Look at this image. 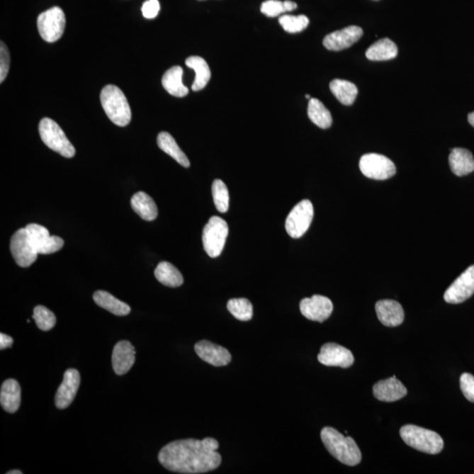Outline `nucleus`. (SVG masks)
Instances as JSON below:
<instances>
[{
    "label": "nucleus",
    "instance_id": "2eb2a0df",
    "mask_svg": "<svg viewBox=\"0 0 474 474\" xmlns=\"http://www.w3.org/2000/svg\"><path fill=\"white\" fill-rule=\"evenodd\" d=\"M80 374L78 370L66 371L60 387L58 388L55 403L57 409L64 410L71 405L78 393L80 385Z\"/></svg>",
    "mask_w": 474,
    "mask_h": 474
},
{
    "label": "nucleus",
    "instance_id": "a211bd4d",
    "mask_svg": "<svg viewBox=\"0 0 474 474\" xmlns=\"http://www.w3.org/2000/svg\"><path fill=\"white\" fill-rule=\"evenodd\" d=\"M373 391L376 399L385 402H396L404 398L407 394L405 385L397 380L395 376L377 382L373 385Z\"/></svg>",
    "mask_w": 474,
    "mask_h": 474
},
{
    "label": "nucleus",
    "instance_id": "f704fd0d",
    "mask_svg": "<svg viewBox=\"0 0 474 474\" xmlns=\"http://www.w3.org/2000/svg\"><path fill=\"white\" fill-rule=\"evenodd\" d=\"M278 21L283 29L291 34L303 31L310 24V20L305 16H283L279 18Z\"/></svg>",
    "mask_w": 474,
    "mask_h": 474
},
{
    "label": "nucleus",
    "instance_id": "39448f33",
    "mask_svg": "<svg viewBox=\"0 0 474 474\" xmlns=\"http://www.w3.org/2000/svg\"><path fill=\"white\" fill-rule=\"evenodd\" d=\"M39 133L44 145L61 156L72 158L76 149L56 121L44 118L39 124Z\"/></svg>",
    "mask_w": 474,
    "mask_h": 474
},
{
    "label": "nucleus",
    "instance_id": "412c9836",
    "mask_svg": "<svg viewBox=\"0 0 474 474\" xmlns=\"http://www.w3.org/2000/svg\"><path fill=\"white\" fill-rule=\"evenodd\" d=\"M21 390L20 384L13 378L6 380L0 391V403L6 412L16 413L21 406Z\"/></svg>",
    "mask_w": 474,
    "mask_h": 474
},
{
    "label": "nucleus",
    "instance_id": "f8f14e48",
    "mask_svg": "<svg viewBox=\"0 0 474 474\" xmlns=\"http://www.w3.org/2000/svg\"><path fill=\"white\" fill-rule=\"evenodd\" d=\"M474 293V266H471L449 286L444 293V299L447 303H464Z\"/></svg>",
    "mask_w": 474,
    "mask_h": 474
},
{
    "label": "nucleus",
    "instance_id": "9b49d317",
    "mask_svg": "<svg viewBox=\"0 0 474 474\" xmlns=\"http://www.w3.org/2000/svg\"><path fill=\"white\" fill-rule=\"evenodd\" d=\"M26 229L38 254H52L64 247V240L60 237L50 236L49 230L45 227L31 223L28 224Z\"/></svg>",
    "mask_w": 474,
    "mask_h": 474
},
{
    "label": "nucleus",
    "instance_id": "aec40b11",
    "mask_svg": "<svg viewBox=\"0 0 474 474\" xmlns=\"http://www.w3.org/2000/svg\"><path fill=\"white\" fill-rule=\"evenodd\" d=\"M378 319L387 327H397L404 321L405 314L399 303L393 300H378L376 305Z\"/></svg>",
    "mask_w": 474,
    "mask_h": 474
},
{
    "label": "nucleus",
    "instance_id": "bb28decb",
    "mask_svg": "<svg viewBox=\"0 0 474 474\" xmlns=\"http://www.w3.org/2000/svg\"><path fill=\"white\" fill-rule=\"evenodd\" d=\"M187 67L196 72V79L192 86L194 91L204 89L211 79V72L208 62L201 57H190L186 60Z\"/></svg>",
    "mask_w": 474,
    "mask_h": 474
},
{
    "label": "nucleus",
    "instance_id": "9d476101",
    "mask_svg": "<svg viewBox=\"0 0 474 474\" xmlns=\"http://www.w3.org/2000/svg\"><path fill=\"white\" fill-rule=\"evenodd\" d=\"M10 249L14 260L21 267L32 266L39 255L26 227L13 234L11 238Z\"/></svg>",
    "mask_w": 474,
    "mask_h": 474
},
{
    "label": "nucleus",
    "instance_id": "6ab92c4d",
    "mask_svg": "<svg viewBox=\"0 0 474 474\" xmlns=\"http://www.w3.org/2000/svg\"><path fill=\"white\" fill-rule=\"evenodd\" d=\"M135 350L128 341H120L113 348L112 355L113 368L117 376H124L134 366Z\"/></svg>",
    "mask_w": 474,
    "mask_h": 474
},
{
    "label": "nucleus",
    "instance_id": "f3484780",
    "mask_svg": "<svg viewBox=\"0 0 474 474\" xmlns=\"http://www.w3.org/2000/svg\"><path fill=\"white\" fill-rule=\"evenodd\" d=\"M194 350L203 361L214 366H225L231 362V355L227 349L207 340L198 342Z\"/></svg>",
    "mask_w": 474,
    "mask_h": 474
},
{
    "label": "nucleus",
    "instance_id": "c03bdc74",
    "mask_svg": "<svg viewBox=\"0 0 474 474\" xmlns=\"http://www.w3.org/2000/svg\"><path fill=\"white\" fill-rule=\"evenodd\" d=\"M306 98H307V99H310L311 97L310 96V95L307 94V95H306Z\"/></svg>",
    "mask_w": 474,
    "mask_h": 474
},
{
    "label": "nucleus",
    "instance_id": "e433bc0d",
    "mask_svg": "<svg viewBox=\"0 0 474 474\" xmlns=\"http://www.w3.org/2000/svg\"><path fill=\"white\" fill-rule=\"evenodd\" d=\"M0 83H3L9 75L10 69V54L5 43H0Z\"/></svg>",
    "mask_w": 474,
    "mask_h": 474
},
{
    "label": "nucleus",
    "instance_id": "58836bf2",
    "mask_svg": "<svg viewBox=\"0 0 474 474\" xmlns=\"http://www.w3.org/2000/svg\"><path fill=\"white\" fill-rule=\"evenodd\" d=\"M159 11L160 4L158 0H148V1L143 3L142 13L146 19H154L157 16Z\"/></svg>",
    "mask_w": 474,
    "mask_h": 474
},
{
    "label": "nucleus",
    "instance_id": "f257e3e1",
    "mask_svg": "<svg viewBox=\"0 0 474 474\" xmlns=\"http://www.w3.org/2000/svg\"><path fill=\"white\" fill-rule=\"evenodd\" d=\"M218 448V441L212 437L174 441L162 448L158 461L164 468L174 473H208L218 468L222 463V457L216 451Z\"/></svg>",
    "mask_w": 474,
    "mask_h": 474
},
{
    "label": "nucleus",
    "instance_id": "7ed1b4c3",
    "mask_svg": "<svg viewBox=\"0 0 474 474\" xmlns=\"http://www.w3.org/2000/svg\"><path fill=\"white\" fill-rule=\"evenodd\" d=\"M101 101L106 116L113 124L119 127H126L130 123V106L119 87L108 84L103 88Z\"/></svg>",
    "mask_w": 474,
    "mask_h": 474
},
{
    "label": "nucleus",
    "instance_id": "79ce46f5",
    "mask_svg": "<svg viewBox=\"0 0 474 474\" xmlns=\"http://www.w3.org/2000/svg\"><path fill=\"white\" fill-rule=\"evenodd\" d=\"M468 121L469 123L471 124L472 126L474 128V112L469 113Z\"/></svg>",
    "mask_w": 474,
    "mask_h": 474
},
{
    "label": "nucleus",
    "instance_id": "dca6fc26",
    "mask_svg": "<svg viewBox=\"0 0 474 474\" xmlns=\"http://www.w3.org/2000/svg\"><path fill=\"white\" fill-rule=\"evenodd\" d=\"M363 33V29L358 26H350L325 36L323 45L327 50L332 51L346 50L359 42L362 38Z\"/></svg>",
    "mask_w": 474,
    "mask_h": 474
},
{
    "label": "nucleus",
    "instance_id": "4c0bfd02",
    "mask_svg": "<svg viewBox=\"0 0 474 474\" xmlns=\"http://www.w3.org/2000/svg\"><path fill=\"white\" fill-rule=\"evenodd\" d=\"M461 388L465 398L474 403V376L472 374L468 373L462 374Z\"/></svg>",
    "mask_w": 474,
    "mask_h": 474
},
{
    "label": "nucleus",
    "instance_id": "ddd939ff",
    "mask_svg": "<svg viewBox=\"0 0 474 474\" xmlns=\"http://www.w3.org/2000/svg\"><path fill=\"white\" fill-rule=\"evenodd\" d=\"M301 314L310 321L323 322L333 312L332 301L325 296L313 295L300 301Z\"/></svg>",
    "mask_w": 474,
    "mask_h": 474
},
{
    "label": "nucleus",
    "instance_id": "a19ab883",
    "mask_svg": "<svg viewBox=\"0 0 474 474\" xmlns=\"http://www.w3.org/2000/svg\"><path fill=\"white\" fill-rule=\"evenodd\" d=\"M284 5L286 12H291V11L297 9V4L295 2L290 1V0H286Z\"/></svg>",
    "mask_w": 474,
    "mask_h": 474
},
{
    "label": "nucleus",
    "instance_id": "393cba45",
    "mask_svg": "<svg viewBox=\"0 0 474 474\" xmlns=\"http://www.w3.org/2000/svg\"><path fill=\"white\" fill-rule=\"evenodd\" d=\"M398 55V47L390 39L383 38L371 45L366 56L371 61H387L394 60Z\"/></svg>",
    "mask_w": 474,
    "mask_h": 474
},
{
    "label": "nucleus",
    "instance_id": "a878e982",
    "mask_svg": "<svg viewBox=\"0 0 474 474\" xmlns=\"http://www.w3.org/2000/svg\"><path fill=\"white\" fill-rule=\"evenodd\" d=\"M94 300L98 306L115 315L125 316L131 312V308L128 304L106 291L95 292Z\"/></svg>",
    "mask_w": 474,
    "mask_h": 474
},
{
    "label": "nucleus",
    "instance_id": "7c9ffc66",
    "mask_svg": "<svg viewBox=\"0 0 474 474\" xmlns=\"http://www.w3.org/2000/svg\"><path fill=\"white\" fill-rule=\"evenodd\" d=\"M307 115L312 123L319 128L326 130L332 125V113L317 98H310L307 106Z\"/></svg>",
    "mask_w": 474,
    "mask_h": 474
},
{
    "label": "nucleus",
    "instance_id": "cd10ccee",
    "mask_svg": "<svg viewBox=\"0 0 474 474\" xmlns=\"http://www.w3.org/2000/svg\"><path fill=\"white\" fill-rule=\"evenodd\" d=\"M157 145L163 150L164 152L168 154L181 164L183 167L188 168L190 167V162L185 153L179 148L178 143L176 142L175 139L167 132H161L157 137Z\"/></svg>",
    "mask_w": 474,
    "mask_h": 474
},
{
    "label": "nucleus",
    "instance_id": "4be33fe9",
    "mask_svg": "<svg viewBox=\"0 0 474 474\" xmlns=\"http://www.w3.org/2000/svg\"><path fill=\"white\" fill-rule=\"evenodd\" d=\"M451 171L458 177H463L474 171V158L471 152L462 148L451 149L449 156Z\"/></svg>",
    "mask_w": 474,
    "mask_h": 474
},
{
    "label": "nucleus",
    "instance_id": "2f4dec72",
    "mask_svg": "<svg viewBox=\"0 0 474 474\" xmlns=\"http://www.w3.org/2000/svg\"><path fill=\"white\" fill-rule=\"evenodd\" d=\"M227 310L235 318L242 322H248L252 319L253 307L251 301L244 298L231 299L227 305Z\"/></svg>",
    "mask_w": 474,
    "mask_h": 474
},
{
    "label": "nucleus",
    "instance_id": "5701e85b",
    "mask_svg": "<svg viewBox=\"0 0 474 474\" xmlns=\"http://www.w3.org/2000/svg\"><path fill=\"white\" fill-rule=\"evenodd\" d=\"M182 77L183 69L180 66H174L164 73L162 84L172 96L182 98L188 94V88L184 86Z\"/></svg>",
    "mask_w": 474,
    "mask_h": 474
},
{
    "label": "nucleus",
    "instance_id": "6e6552de",
    "mask_svg": "<svg viewBox=\"0 0 474 474\" xmlns=\"http://www.w3.org/2000/svg\"><path fill=\"white\" fill-rule=\"evenodd\" d=\"M314 218V207L310 201L304 200L292 209L286 220V230L293 238H300L310 229Z\"/></svg>",
    "mask_w": 474,
    "mask_h": 474
},
{
    "label": "nucleus",
    "instance_id": "b1692460",
    "mask_svg": "<svg viewBox=\"0 0 474 474\" xmlns=\"http://www.w3.org/2000/svg\"><path fill=\"white\" fill-rule=\"evenodd\" d=\"M133 210L143 220L152 222L157 218L158 209L155 201L148 194L139 192L131 198Z\"/></svg>",
    "mask_w": 474,
    "mask_h": 474
},
{
    "label": "nucleus",
    "instance_id": "37998d69",
    "mask_svg": "<svg viewBox=\"0 0 474 474\" xmlns=\"http://www.w3.org/2000/svg\"><path fill=\"white\" fill-rule=\"evenodd\" d=\"M6 474H22L20 470H12V471L7 472Z\"/></svg>",
    "mask_w": 474,
    "mask_h": 474
},
{
    "label": "nucleus",
    "instance_id": "4468645a",
    "mask_svg": "<svg viewBox=\"0 0 474 474\" xmlns=\"http://www.w3.org/2000/svg\"><path fill=\"white\" fill-rule=\"evenodd\" d=\"M318 361L326 366H339L349 368L354 363V356L348 349L335 343L322 345L318 354Z\"/></svg>",
    "mask_w": 474,
    "mask_h": 474
},
{
    "label": "nucleus",
    "instance_id": "423d86ee",
    "mask_svg": "<svg viewBox=\"0 0 474 474\" xmlns=\"http://www.w3.org/2000/svg\"><path fill=\"white\" fill-rule=\"evenodd\" d=\"M229 226L222 218L219 216H212L203 230L202 241L205 252L211 257H218L225 246Z\"/></svg>",
    "mask_w": 474,
    "mask_h": 474
},
{
    "label": "nucleus",
    "instance_id": "ea45409f",
    "mask_svg": "<svg viewBox=\"0 0 474 474\" xmlns=\"http://www.w3.org/2000/svg\"><path fill=\"white\" fill-rule=\"evenodd\" d=\"M13 344V338L6 335V334H0V349L5 350V349L12 347Z\"/></svg>",
    "mask_w": 474,
    "mask_h": 474
},
{
    "label": "nucleus",
    "instance_id": "473e14b6",
    "mask_svg": "<svg viewBox=\"0 0 474 474\" xmlns=\"http://www.w3.org/2000/svg\"><path fill=\"white\" fill-rule=\"evenodd\" d=\"M213 198L218 210L226 213L230 208V193L225 183L220 179L215 180L212 186Z\"/></svg>",
    "mask_w": 474,
    "mask_h": 474
},
{
    "label": "nucleus",
    "instance_id": "c85d7f7f",
    "mask_svg": "<svg viewBox=\"0 0 474 474\" xmlns=\"http://www.w3.org/2000/svg\"><path fill=\"white\" fill-rule=\"evenodd\" d=\"M330 91L342 104L351 106L358 96V87L347 80L334 79L329 84Z\"/></svg>",
    "mask_w": 474,
    "mask_h": 474
},
{
    "label": "nucleus",
    "instance_id": "0eeeda50",
    "mask_svg": "<svg viewBox=\"0 0 474 474\" xmlns=\"http://www.w3.org/2000/svg\"><path fill=\"white\" fill-rule=\"evenodd\" d=\"M66 20L64 11L55 6L40 14L38 19L39 34L47 43H55L64 35Z\"/></svg>",
    "mask_w": 474,
    "mask_h": 474
},
{
    "label": "nucleus",
    "instance_id": "c756f323",
    "mask_svg": "<svg viewBox=\"0 0 474 474\" xmlns=\"http://www.w3.org/2000/svg\"><path fill=\"white\" fill-rule=\"evenodd\" d=\"M155 277L158 281L169 288H179L184 283L181 273L174 264L169 262H161L155 270Z\"/></svg>",
    "mask_w": 474,
    "mask_h": 474
},
{
    "label": "nucleus",
    "instance_id": "c9c22d12",
    "mask_svg": "<svg viewBox=\"0 0 474 474\" xmlns=\"http://www.w3.org/2000/svg\"><path fill=\"white\" fill-rule=\"evenodd\" d=\"M261 12L268 17H277L286 13L284 2L279 0H267L261 6Z\"/></svg>",
    "mask_w": 474,
    "mask_h": 474
},
{
    "label": "nucleus",
    "instance_id": "1a4fd4ad",
    "mask_svg": "<svg viewBox=\"0 0 474 474\" xmlns=\"http://www.w3.org/2000/svg\"><path fill=\"white\" fill-rule=\"evenodd\" d=\"M359 168L366 178L385 180L394 177L396 167L387 157L380 154H366L359 161Z\"/></svg>",
    "mask_w": 474,
    "mask_h": 474
},
{
    "label": "nucleus",
    "instance_id": "72a5a7b5",
    "mask_svg": "<svg viewBox=\"0 0 474 474\" xmlns=\"http://www.w3.org/2000/svg\"><path fill=\"white\" fill-rule=\"evenodd\" d=\"M33 319L35 320L36 325L43 332H50L56 325L57 318L53 312L47 310L43 306L35 307Z\"/></svg>",
    "mask_w": 474,
    "mask_h": 474
},
{
    "label": "nucleus",
    "instance_id": "f03ea898",
    "mask_svg": "<svg viewBox=\"0 0 474 474\" xmlns=\"http://www.w3.org/2000/svg\"><path fill=\"white\" fill-rule=\"evenodd\" d=\"M321 439L326 449L338 461L350 466L361 462V451L352 437L341 434L336 429L325 427L322 429Z\"/></svg>",
    "mask_w": 474,
    "mask_h": 474
},
{
    "label": "nucleus",
    "instance_id": "20e7f679",
    "mask_svg": "<svg viewBox=\"0 0 474 474\" xmlns=\"http://www.w3.org/2000/svg\"><path fill=\"white\" fill-rule=\"evenodd\" d=\"M400 435L407 446L422 453L439 454L444 448V440L436 432L418 426H403L400 429Z\"/></svg>",
    "mask_w": 474,
    "mask_h": 474
}]
</instances>
